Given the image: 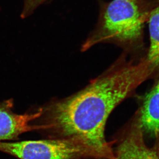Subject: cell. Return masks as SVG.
Listing matches in <instances>:
<instances>
[{
	"label": "cell",
	"instance_id": "ba28073f",
	"mask_svg": "<svg viewBox=\"0 0 159 159\" xmlns=\"http://www.w3.org/2000/svg\"><path fill=\"white\" fill-rule=\"evenodd\" d=\"M45 0H27L30 5H36L41 3Z\"/></svg>",
	"mask_w": 159,
	"mask_h": 159
},
{
	"label": "cell",
	"instance_id": "5b68a950",
	"mask_svg": "<svg viewBox=\"0 0 159 159\" xmlns=\"http://www.w3.org/2000/svg\"><path fill=\"white\" fill-rule=\"evenodd\" d=\"M13 106L12 100L0 102V142L16 139L20 135L32 130L46 129L42 125L32 124L41 117L42 109L32 113L18 114L12 111Z\"/></svg>",
	"mask_w": 159,
	"mask_h": 159
},
{
	"label": "cell",
	"instance_id": "52a82bcc",
	"mask_svg": "<svg viewBox=\"0 0 159 159\" xmlns=\"http://www.w3.org/2000/svg\"><path fill=\"white\" fill-rule=\"evenodd\" d=\"M148 23L150 44L147 59L156 68L159 66V5L152 11Z\"/></svg>",
	"mask_w": 159,
	"mask_h": 159
},
{
	"label": "cell",
	"instance_id": "7a4b0ae2",
	"mask_svg": "<svg viewBox=\"0 0 159 159\" xmlns=\"http://www.w3.org/2000/svg\"><path fill=\"white\" fill-rule=\"evenodd\" d=\"M159 0H113L104 8L96 32L83 46L86 50L102 41L132 44L142 39L144 26Z\"/></svg>",
	"mask_w": 159,
	"mask_h": 159
},
{
	"label": "cell",
	"instance_id": "3957f363",
	"mask_svg": "<svg viewBox=\"0 0 159 159\" xmlns=\"http://www.w3.org/2000/svg\"><path fill=\"white\" fill-rule=\"evenodd\" d=\"M0 151L20 159H79L90 157L84 147L65 139L0 142Z\"/></svg>",
	"mask_w": 159,
	"mask_h": 159
},
{
	"label": "cell",
	"instance_id": "277c9868",
	"mask_svg": "<svg viewBox=\"0 0 159 159\" xmlns=\"http://www.w3.org/2000/svg\"><path fill=\"white\" fill-rule=\"evenodd\" d=\"M143 131L139 110L114 151V159H159V135L156 137L154 145L149 147L145 142Z\"/></svg>",
	"mask_w": 159,
	"mask_h": 159
},
{
	"label": "cell",
	"instance_id": "6da1fadb",
	"mask_svg": "<svg viewBox=\"0 0 159 159\" xmlns=\"http://www.w3.org/2000/svg\"><path fill=\"white\" fill-rule=\"evenodd\" d=\"M155 69L147 58L120 61L79 92L42 108L41 125L59 138L80 144L92 158L114 159V151L104 135L107 118Z\"/></svg>",
	"mask_w": 159,
	"mask_h": 159
},
{
	"label": "cell",
	"instance_id": "8992f818",
	"mask_svg": "<svg viewBox=\"0 0 159 159\" xmlns=\"http://www.w3.org/2000/svg\"><path fill=\"white\" fill-rule=\"evenodd\" d=\"M139 111L143 131L155 137L159 135V81L147 95Z\"/></svg>",
	"mask_w": 159,
	"mask_h": 159
}]
</instances>
